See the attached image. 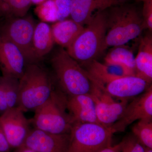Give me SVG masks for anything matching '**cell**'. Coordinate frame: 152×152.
I'll return each instance as SVG.
<instances>
[{
    "instance_id": "6da1fadb",
    "label": "cell",
    "mask_w": 152,
    "mask_h": 152,
    "mask_svg": "<svg viewBox=\"0 0 152 152\" xmlns=\"http://www.w3.org/2000/svg\"><path fill=\"white\" fill-rule=\"evenodd\" d=\"M107 31L103 47L125 45L145 29L142 11L133 4H120L107 10Z\"/></svg>"
},
{
    "instance_id": "7a4b0ae2",
    "label": "cell",
    "mask_w": 152,
    "mask_h": 152,
    "mask_svg": "<svg viewBox=\"0 0 152 152\" xmlns=\"http://www.w3.org/2000/svg\"><path fill=\"white\" fill-rule=\"evenodd\" d=\"M54 90L48 72L37 64H28L19 79L18 107L24 113L34 111L48 100Z\"/></svg>"
},
{
    "instance_id": "3957f363",
    "label": "cell",
    "mask_w": 152,
    "mask_h": 152,
    "mask_svg": "<svg viewBox=\"0 0 152 152\" xmlns=\"http://www.w3.org/2000/svg\"><path fill=\"white\" fill-rule=\"evenodd\" d=\"M50 62L63 93L68 96L90 94L92 83L88 73L64 48L55 52Z\"/></svg>"
},
{
    "instance_id": "277c9868",
    "label": "cell",
    "mask_w": 152,
    "mask_h": 152,
    "mask_svg": "<svg viewBox=\"0 0 152 152\" xmlns=\"http://www.w3.org/2000/svg\"><path fill=\"white\" fill-rule=\"evenodd\" d=\"M107 9L96 12L86 28L66 51L74 59L84 65L103 53L107 31Z\"/></svg>"
},
{
    "instance_id": "5b68a950",
    "label": "cell",
    "mask_w": 152,
    "mask_h": 152,
    "mask_svg": "<svg viewBox=\"0 0 152 152\" xmlns=\"http://www.w3.org/2000/svg\"><path fill=\"white\" fill-rule=\"evenodd\" d=\"M67 97L54 90L48 100L34 111V128L55 134H68L74 123L68 110Z\"/></svg>"
},
{
    "instance_id": "8992f818",
    "label": "cell",
    "mask_w": 152,
    "mask_h": 152,
    "mask_svg": "<svg viewBox=\"0 0 152 152\" xmlns=\"http://www.w3.org/2000/svg\"><path fill=\"white\" fill-rule=\"evenodd\" d=\"M114 134L110 127L99 124H74L70 132L66 152H99L111 145Z\"/></svg>"
},
{
    "instance_id": "52a82bcc",
    "label": "cell",
    "mask_w": 152,
    "mask_h": 152,
    "mask_svg": "<svg viewBox=\"0 0 152 152\" xmlns=\"http://www.w3.org/2000/svg\"><path fill=\"white\" fill-rule=\"evenodd\" d=\"M0 23V36L12 43L21 51L27 64H37L33 46L36 24L31 16L3 18Z\"/></svg>"
},
{
    "instance_id": "ba28073f",
    "label": "cell",
    "mask_w": 152,
    "mask_h": 152,
    "mask_svg": "<svg viewBox=\"0 0 152 152\" xmlns=\"http://www.w3.org/2000/svg\"><path fill=\"white\" fill-rule=\"evenodd\" d=\"M91 82L90 94L94 102L98 121L101 124L110 127L121 116L127 105L128 99L115 100L96 83Z\"/></svg>"
},
{
    "instance_id": "9c48e42d",
    "label": "cell",
    "mask_w": 152,
    "mask_h": 152,
    "mask_svg": "<svg viewBox=\"0 0 152 152\" xmlns=\"http://www.w3.org/2000/svg\"><path fill=\"white\" fill-rule=\"evenodd\" d=\"M152 85L138 97L127 104L119 119L110 127L114 133L123 132L137 121H152Z\"/></svg>"
},
{
    "instance_id": "30bf717a",
    "label": "cell",
    "mask_w": 152,
    "mask_h": 152,
    "mask_svg": "<svg viewBox=\"0 0 152 152\" xmlns=\"http://www.w3.org/2000/svg\"><path fill=\"white\" fill-rule=\"evenodd\" d=\"M0 121L11 148L23 145L31 129L24 112L18 107L13 108L0 115Z\"/></svg>"
},
{
    "instance_id": "8fae6325",
    "label": "cell",
    "mask_w": 152,
    "mask_h": 152,
    "mask_svg": "<svg viewBox=\"0 0 152 152\" xmlns=\"http://www.w3.org/2000/svg\"><path fill=\"white\" fill-rule=\"evenodd\" d=\"M69 133L55 134L34 128L31 129L23 145L36 152H66Z\"/></svg>"
},
{
    "instance_id": "7c38bea8",
    "label": "cell",
    "mask_w": 152,
    "mask_h": 152,
    "mask_svg": "<svg viewBox=\"0 0 152 152\" xmlns=\"http://www.w3.org/2000/svg\"><path fill=\"white\" fill-rule=\"evenodd\" d=\"M27 64L21 51L0 36V69L2 76L20 79Z\"/></svg>"
},
{
    "instance_id": "4fadbf2b",
    "label": "cell",
    "mask_w": 152,
    "mask_h": 152,
    "mask_svg": "<svg viewBox=\"0 0 152 152\" xmlns=\"http://www.w3.org/2000/svg\"><path fill=\"white\" fill-rule=\"evenodd\" d=\"M90 79L99 85L104 86L116 79L126 76L135 75L133 70L118 63L99 62L94 60L85 64Z\"/></svg>"
},
{
    "instance_id": "5bb4252c",
    "label": "cell",
    "mask_w": 152,
    "mask_h": 152,
    "mask_svg": "<svg viewBox=\"0 0 152 152\" xmlns=\"http://www.w3.org/2000/svg\"><path fill=\"white\" fill-rule=\"evenodd\" d=\"M96 83L113 97L126 99L141 94L151 86L144 79L136 75L123 77L104 86Z\"/></svg>"
},
{
    "instance_id": "9a60e30c",
    "label": "cell",
    "mask_w": 152,
    "mask_h": 152,
    "mask_svg": "<svg viewBox=\"0 0 152 152\" xmlns=\"http://www.w3.org/2000/svg\"><path fill=\"white\" fill-rule=\"evenodd\" d=\"M67 106L74 124H100L96 114L94 102L90 94L68 96Z\"/></svg>"
},
{
    "instance_id": "2e32d148",
    "label": "cell",
    "mask_w": 152,
    "mask_h": 152,
    "mask_svg": "<svg viewBox=\"0 0 152 152\" xmlns=\"http://www.w3.org/2000/svg\"><path fill=\"white\" fill-rule=\"evenodd\" d=\"M113 6L109 0H71L70 16L76 23L87 25L95 11L106 10Z\"/></svg>"
},
{
    "instance_id": "e0dca14e",
    "label": "cell",
    "mask_w": 152,
    "mask_h": 152,
    "mask_svg": "<svg viewBox=\"0 0 152 152\" xmlns=\"http://www.w3.org/2000/svg\"><path fill=\"white\" fill-rule=\"evenodd\" d=\"M135 61V75L151 84L152 80V32H149L141 39Z\"/></svg>"
},
{
    "instance_id": "ac0fdd59",
    "label": "cell",
    "mask_w": 152,
    "mask_h": 152,
    "mask_svg": "<svg viewBox=\"0 0 152 152\" xmlns=\"http://www.w3.org/2000/svg\"><path fill=\"white\" fill-rule=\"evenodd\" d=\"M52 34L55 43L68 48L84 30L82 25L72 20H64L52 25Z\"/></svg>"
},
{
    "instance_id": "d6986e66",
    "label": "cell",
    "mask_w": 152,
    "mask_h": 152,
    "mask_svg": "<svg viewBox=\"0 0 152 152\" xmlns=\"http://www.w3.org/2000/svg\"><path fill=\"white\" fill-rule=\"evenodd\" d=\"M54 43L50 25L44 22L36 25L33 36V46L38 62L51 51Z\"/></svg>"
},
{
    "instance_id": "ffe728a7",
    "label": "cell",
    "mask_w": 152,
    "mask_h": 152,
    "mask_svg": "<svg viewBox=\"0 0 152 152\" xmlns=\"http://www.w3.org/2000/svg\"><path fill=\"white\" fill-rule=\"evenodd\" d=\"M19 80L0 76V115L10 109L18 107Z\"/></svg>"
},
{
    "instance_id": "44dd1931",
    "label": "cell",
    "mask_w": 152,
    "mask_h": 152,
    "mask_svg": "<svg viewBox=\"0 0 152 152\" xmlns=\"http://www.w3.org/2000/svg\"><path fill=\"white\" fill-rule=\"evenodd\" d=\"M135 58L133 50L124 45L113 47L106 56L104 60L105 62L124 65L135 72Z\"/></svg>"
},
{
    "instance_id": "7402d4cb",
    "label": "cell",
    "mask_w": 152,
    "mask_h": 152,
    "mask_svg": "<svg viewBox=\"0 0 152 152\" xmlns=\"http://www.w3.org/2000/svg\"><path fill=\"white\" fill-rule=\"evenodd\" d=\"M32 4L31 0H0V17L5 18L25 16Z\"/></svg>"
},
{
    "instance_id": "603a6c76",
    "label": "cell",
    "mask_w": 152,
    "mask_h": 152,
    "mask_svg": "<svg viewBox=\"0 0 152 152\" xmlns=\"http://www.w3.org/2000/svg\"><path fill=\"white\" fill-rule=\"evenodd\" d=\"M132 134L146 148H152V121H139L132 127Z\"/></svg>"
},
{
    "instance_id": "cb8c5ba5",
    "label": "cell",
    "mask_w": 152,
    "mask_h": 152,
    "mask_svg": "<svg viewBox=\"0 0 152 152\" xmlns=\"http://www.w3.org/2000/svg\"><path fill=\"white\" fill-rule=\"evenodd\" d=\"M37 15L44 22L58 21V12L55 0H47L35 9Z\"/></svg>"
},
{
    "instance_id": "d4e9b609",
    "label": "cell",
    "mask_w": 152,
    "mask_h": 152,
    "mask_svg": "<svg viewBox=\"0 0 152 152\" xmlns=\"http://www.w3.org/2000/svg\"><path fill=\"white\" fill-rule=\"evenodd\" d=\"M121 152H145V148L133 134L125 137L118 144Z\"/></svg>"
},
{
    "instance_id": "484cf974",
    "label": "cell",
    "mask_w": 152,
    "mask_h": 152,
    "mask_svg": "<svg viewBox=\"0 0 152 152\" xmlns=\"http://www.w3.org/2000/svg\"><path fill=\"white\" fill-rule=\"evenodd\" d=\"M58 12V22L70 16L71 0H55Z\"/></svg>"
},
{
    "instance_id": "4316f807",
    "label": "cell",
    "mask_w": 152,
    "mask_h": 152,
    "mask_svg": "<svg viewBox=\"0 0 152 152\" xmlns=\"http://www.w3.org/2000/svg\"><path fill=\"white\" fill-rule=\"evenodd\" d=\"M142 15L144 20V27L152 31V0H144Z\"/></svg>"
},
{
    "instance_id": "83f0119b",
    "label": "cell",
    "mask_w": 152,
    "mask_h": 152,
    "mask_svg": "<svg viewBox=\"0 0 152 152\" xmlns=\"http://www.w3.org/2000/svg\"><path fill=\"white\" fill-rule=\"evenodd\" d=\"M11 149L0 121V152H11Z\"/></svg>"
},
{
    "instance_id": "f1b7e54d",
    "label": "cell",
    "mask_w": 152,
    "mask_h": 152,
    "mask_svg": "<svg viewBox=\"0 0 152 152\" xmlns=\"http://www.w3.org/2000/svg\"><path fill=\"white\" fill-rule=\"evenodd\" d=\"M99 152H121L118 144L112 146L111 145L104 147Z\"/></svg>"
},
{
    "instance_id": "f546056e",
    "label": "cell",
    "mask_w": 152,
    "mask_h": 152,
    "mask_svg": "<svg viewBox=\"0 0 152 152\" xmlns=\"http://www.w3.org/2000/svg\"><path fill=\"white\" fill-rule=\"evenodd\" d=\"M13 152H36L34 151H33L32 150L30 149L27 147L23 145L22 146L15 149V150Z\"/></svg>"
},
{
    "instance_id": "4dcf8cb0",
    "label": "cell",
    "mask_w": 152,
    "mask_h": 152,
    "mask_svg": "<svg viewBox=\"0 0 152 152\" xmlns=\"http://www.w3.org/2000/svg\"><path fill=\"white\" fill-rule=\"evenodd\" d=\"M111 1L113 4L114 5H115L120 4H123L124 2L129 1V0H109ZM137 2H143L144 0H134Z\"/></svg>"
},
{
    "instance_id": "1f68e13d",
    "label": "cell",
    "mask_w": 152,
    "mask_h": 152,
    "mask_svg": "<svg viewBox=\"0 0 152 152\" xmlns=\"http://www.w3.org/2000/svg\"><path fill=\"white\" fill-rule=\"evenodd\" d=\"M47 0H31V2L32 4L39 5L41 4L42 3L45 2Z\"/></svg>"
}]
</instances>
